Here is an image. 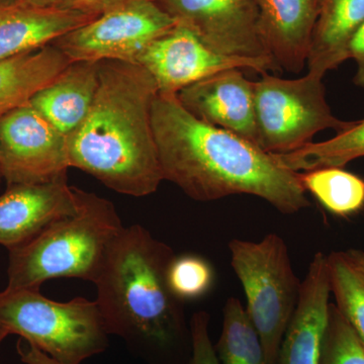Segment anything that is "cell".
I'll return each instance as SVG.
<instances>
[{
    "instance_id": "cell-18",
    "label": "cell",
    "mask_w": 364,
    "mask_h": 364,
    "mask_svg": "<svg viewBox=\"0 0 364 364\" xmlns=\"http://www.w3.org/2000/svg\"><path fill=\"white\" fill-rule=\"evenodd\" d=\"M70 63L52 44L0 60V117L30 104Z\"/></svg>"
},
{
    "instance_id": "cell-8",
    "label": "cell",
    "mask_w": 364,
    "mask_h": 364,
    "mask_svg": "<svg viewBox=\"0 0 364 364\" xmlns=\"http://www.w3.org/2000/svg\"><path fill=\"white\" fill-rule=\"evenodd\" d=\"M176 26L155 0H124L51 44L71 62L136 63L153 41Z\"/></svg>"
},
{
    "instance_id": "cell-12",
    "label": "cell",
    "mask_w": 364,
    "mask_h": 364,
    "mask_svg": "<svg viewBox=\"0 0 364 364\" xmlns=\"http://www.w3.org/2000/svg\"><path fill=\"white\" fill-rule=\"evenodd\" d=\"M177 97L182 107L200 121L257 146L254 81L246 78L242 69L208 76L179 91Z\"/></svg>"
},
{
    "instance_id": "cell-26",
    "label": "cell",
    "mask_w": 364,
    "mask_h": 364,
    "mask_svg": "<svg viewBox=\"0 0 364 364\" xmlns=\"http://www.w3.org/2000/svg\"><path fill=\"white\" fill-rule=\"evenodd\" d=\"M191 352L186 364H220L210 336V316L200 311L189 323Z\"/></svg>"
},
{
    "instance_id": "cell-22",
    "label": "cell",
    "mask_w": 364,
    "mask_h": 364,
    "mask_svg": "<svg viewBox=\"0 0 364 364\" xmlns=\"http://www.w3.org/2000/svg\"><path fill=\"white\" fill-rule=\"evenodd\" d=\"M214 347L220 364H269L262 340L237 298L225 304L221 336Z\"/></svg>"
},
{
    "instance_id": "cell-6",
    "label": "cell",
    "mask_w": 364,
    "mask_h": 364,
    "mask_svg": "<svg viewBox=\"0 0 364 364\" xmlns=\"http://www.w3.org/2000/svg\"><path fill=\"white\" fill-rule=\"evenodd\" d=\"M231 265L246 296V312L257 330L269 364L293 317L301 282L294 272L286 242L268 234L258 242H229Z\"/></svg>"
},
{
    "instance_id": "cell-1",
    "label": "cell",
    "mask_w": 364,
    "mask_h": 364,
    "mask_svg": "<svg viewBox=\"0 0 364 364\" xmlns=\"http://www.w3.org/2000/svg\"><path fill=\"white\" fill-rule=\"evenodd\" d=\"M152 122L163 181L193 200L254 196L287 215L310 205L299 172L282 168L245 139L200 121L176 95L158 93Z\"/></svg>"
},
{
    "instance_id": "cell-10",
    "label": "cell",
    "mask_w": 364,
    "mask_h": 364,
    "mask_svg": "<svg viewBox=\"0 0 364 364\" xmlns=\"http://www.w3.org/2000/svg\"><path fill=\"white\" fill-rule=\"evenodd\" d=\"M155 1L214 51L279 68L263 44L254 0Z\"/></svg>"
},
{
    "instance_id": "cell-17",
    "label": "cell",
    "mask_w": 364,
    "mask_h": 364,
    "mask_svg": "<svg viewBox=\"0 0 364 364\" xmlns=\"http://www.w3.org/2000/svg\"><path fill=\"white\" fill-rule=\"evenodd\" d=\"M98 85L100 62H71L30 104L57 130L68 136L90 112Z\"/></svg>"
},
{
    "instance_id": "cell-32",
    "label": "cell",
    "mask_w": 364,
    "mask_h": 364,
    "mask_svg": "<svg viewBox=\"0 0 364 364\" xmlns=\"http://www.w3.org/2000/svg\"><path fill=\"white\" fill-rule=\"evenodd\" d=\"M18 1V0H0V4H11Z\"/></svg>"
},
{
    "instance_id": "cell-31",
    "label": "cell",
    "mask_w": 364,
    "mask_h": 364,
    "mask_svg": "<svg viewBox=\"0 0 364 364\" xmlns=\"http://www.w3.org/2000/svg\"><path fill=\"white\" fill-rule=\"evenodd\" d=\"M60 1L61 0H18V2L26 6L48 9V7H58Z\"/></svg>"
},
{
    "instance_id": "cell-9",
    "label": "cell",
    "mask_w": 364,
    "mask_h": 364,
    "mask_svg": "<svg viewBox=\"0 0 364 364\" xmlns=\"http://www.w3.org/2000/svg\"><path fill=\"white\" fill-rule=\"evenodd\" d=\"M0 167L7 186L67 177V136L32 105H23L0 117Z\"/></svg>"
},
{
    "instance_id": "cell-27",
    "label": "cell",
    "mask_w": 364,
    "mask_h": 364,
    "mask_svg": "<svg viewBox=\"0 0 364 364\" xmlns=\"http://www.w3.org/2000/svg\"><path fill=\"white\" fill-rule=\"evenodd\" d=\"M122 1L124 0H61L58 7L87 16H98Z\"/></svg>"
},
{
    "instance_id": "cell-28",
    "label": "cell",
    "mask_w": 364,
    "mask_h": 364,
    "mask_svg": "<svg viewBox=\"0 0 364 364\" xmlns=\"http://www.w3.org/2000/svg\"><path fill=\"white\" fill-rule=\"evenodd\" d=\"M347 59H353L356 63L354 85L364 90V23L354 33L347 47Z\"/></svg>"
},
{
    "instance_id": "cell-34",
    "label": "cell",
    "mask_w": 364,
    "mask_h": 364,
    "mask_svg": "<svg viewBox=\"0 0 364 364\" xmlns=\"http://www.w3.org/2000/svg\"><path fill=\"white\" fill-rule=\"evenodd\" d=\"M1 179H4V177H2L1 167H0V181H1Z\"/></svg>"
},
{
    "instance_id": "cell-29",
    "label": "cell",
    "mask_w": 364,
    "mask_h": 364,
    "mask_svg": "<svg viewBox=\"0 0 364 364\" xmlns=\"http://www.w3.org/2000/svg\"><path fill=\"white\" fill-rule=\"evenodd\" d=\"M16 349H18L21 360L25 364H59L53 360L44 352L41 351L37 347L28 343V342H26V344H23V342L18 341Z\"/></svg>"
},
{
    "instance_id": "cell-15",
    "label": "cell",
    "mask_w": 364,
    "mask_h": 364,
    "mask_svg": "<svg viewBox=\"0 0 364 364\" xmlns=\"http://www.w3.org/2000/svg\"><path fill=\"white\" fill-rule=\"evenodd\" d=\"M263 44L275 65L294 73L308 60L318 7L314 0H254Z\"/></svg>"
},
{
    "instance_id": "cell-2",
    "label": "cell",
    "mask_w": 364,
    "mask_h": 364,
    "mask_svg": "<svg viewBox=\"0 0 364 364\" xmlns=\"http://www.w3.org/2000/svg\"><path fill=\"white\" fill-rule=\"evenodd\" d=\"M156 83L140 64L100 62L85 121L67 136L69 165L124 196L152 195L163 181L154 130Z\"/></svg>"
},
{
    "instance_id": "cell-33",
    "label": "cell",
    "mask_w": 364,
    "mask_h": 364,
    "mask_svg": "<svg viewBox=\"0 0 364 364\" xmlns=\"http://www.w3.org/2000/svg\"><path fill=\"white\" fill-rule=\"evenodd\" d=\"M315 1L316 6L318 7H320L321 2H322V0H314Z\"/></svg>"
},
{
    "instance_id": "cell-7",
    "label": "cell",
    "mask_w": 364,
    "mask_h": 364,
    "mask_svg": "<svg viewBox=\"0 0 364 364\" xmlns=\"http://www.w3.org/2000/svg\"><path fill=\"white\" fill-rule=\"evenodd\" d=\"M324 76L309 71L298 79L261 73L254 81L257 146L269 154L291 152L313 142L321 131L346 130L353 121L332 114L326 100Z\"/></svg>"
},
{
    "instance_id": "cell-5",
    "label": "cell",
    "mask_w": 364,
    "mask_h": 364,
    "mask_svg": "<svg viewBox=\"0 0 364 364\" xmlns=\"http://www.w3.org/2000/svg\"><path fill=\"white\" fill-rule=\"evenodd\" d=\"M40 289L0 291V324L59 364H81L109 347V332L97 301H52Z\"/></svg>"
},
{
    "instance_id": "cell-30",
    "label": "cell",
    "mask_w": 364,
    "mask_h": 364,
    "mask_svg": "<svg viewBox=\"0 0 364 364\" xmlns=\"http://www.w3.org/2000/svg\"><path fill=\"white\" fill-rule=\"evenodd\" d=\"M347 260L364 275V251L360 249H348L343 251Z\"/></svg>"
},
{
    "instance_id": "cell-21",
    "label": "cell",
    "mask_w": 364,
    "mask_h": 364,
    "mask_svg": "<svg viewBox=\"0 0 364 364\" xmlns=\"http://www.w3.org/2000/svg\"><path fill=\"white\" fill-rule=\"evenodd\" d=\"M306 193H312L328 212L349 218L364 208V178L344 167H323L299 173Z\"/></svg>"
},
{
    "instance_id": "cell-4",
    "label": "cell",
    "mask_w": 364,
    "mask_h": 364,
    "mask_svg": "<svg viewBox=\"0 0 364 364\" xmlns=\"http://www.w3.org/2000/svg\"><path fill=\"white\" fill-rule=\"evenodd\" d=\"M75 212L55 220L20 247L9 250V289H40L55 279L95 284L124 229L114 203L75 188Z\"/></svg>"
},
{
    "instance_id": "cell-16",
    "label": "cell",
    "mask_w": 364,
    "mask_h": 364,
    "mask_svg": "<svg viewBox=\"0 0 364 364\" xmlns=\"http://www.w3.org/2000/svg\"><path fill=\"white\" fill-rule=\"evenodd\" d=\"M97 16L26 4H0V60L50 45Z\"/></svg>"
},
{
    "instance_id": "cell-19",
    "label": "cell",
    "mask_w": 364,
    "mask_h": 364,
    "mask_svg": "<svg viewBox=\"0 0 364 364\" xmlns=\"http://www.w3.org/2000/svg\"><path fill=\"white\" fill-rule=\"evenodd\" d=\"M364 23V0H322L309 51V71L325 76L347 60V47Z\"/></svg>"
},
{
    "instance_id": "cell-20",
    "label": "cell",
    "mask_w": 364,
    "mask_h": 364,
    "mask_svg": "<svg viewBox=\"0 0 364 364\" xmlns=\"http://www.w3.org/2000/svg\"><path fill=\"white\" fill-rule=\"evenodd\" d=\"M272 156L280 167L294 172L345 167L349 162L364 157V119L353 121L349 128L336 133L330 140L312 142L299 149Z\"/></svg>"
},
{
    "instance_id": "cell-3",
    "label": "cell",
    "mask_w": 364,
    "mask_h": 364,
    "mask_svg": "<svg viewBox=\"0 0 364 364\" xmlns=\"http://www.w3.org/2000/svg\"><path fill=\"white\" fill-rule=\"evenodd\" d=\"M172 249L140 225L124 227L95 284L109 335L148 364H186L191 328L170 289Z\"/></svg>"
},
{
    "instance_id": "cell-13",
    "label": "cell",
    "mask_w": 364,
    "mask_h": 364,
    "mask_svg": "<svg viewBox=\"0 0 364 364\" xmlns=\"http://www.w3.org/2000/svg\"><path fill=\"white\" fill-rule=\"evenodd\" d=\"M76 207L75 186H68L67 177L7 186L0 196V245L9 250L20 247Z\"/></svg>"
},
{
    "instance_id": "cell-24",
    "label": "cell",
    "mask_w": 364,
    "mask_h": 364,
    "mask_svg": "<svg viewBox=\"0 0 364 364\" xmlns=\"http://www.w3.org/2000/svg\"><path fill=\"white\" fill-rule=\"evenodd\" d=\"M214 279L212 265L205 258L193 254L174 256L167 272L170 289L181 301L205 296L214 284Z\"/></svg>"
},
{
    "instance_id": "cell-14",
    "label": "cell",
    "mask_w": 364,
    "mask_h": 364,
    "mask_svg": "<svg viewBox=\"0 0 364 364\" xmlns=\"http://www.w3.org/2000/svg\"><path fill=\"white\" fill-rule=\"evenodd\" d=\"M330 296L328 255L317 252L301 282L298 304L282 337L275 364H320Z\"/></svg>"
},
{
    "instance_id": "cell-11",
    "label": "cell",
    "mask_w": 364,
    "mask_h": 364,
    "mask_svg": "<svg viewBox=\"0 0 364 364\" xmlns=\"http://www.w3.org/2000/svg\"><path fill=\"white\" fill-rule=\"evenodd\" d=\"M136 63L152 76L158 93L162 95H177L188 86L229 69H248L260 74L270 70L260 62L234 58L214 51L178 23L166 35L153 41Z\"/></svg>"
},
{
    "instance_id": "cell-25",
    "label": "cell",
    "mask_w": 364,
    "mask_h": 364,
    "mask_svg": "<svg viewBox=\"0 0 364 364\" xmlns=\"http://www.w3.org/2000/svg\"><path fill=\"white\" fill-rule=\"evenodd\" d=\"M320 364H364V347L334 304H330Z\"/></svg>"
},
{
    "instance_id": "cell-23",
    "label": "cell",
    "mask_w": 364,
    "mask_h": 364,
    "mask_svg": "<svg viewBox=\"0 0 364 364\" xmlns=\"http://www.w3.org/2000/svg\"><path fill=\"white\" fill-rule=\"evenodd\" d=\"M334 305L364 347V275L347 260L343 251L328 254Z\"/></svg>"
}]
</instances>
